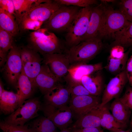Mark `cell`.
Instances as JSON below:
<instances>
[{
  "instance_id": "1",
  "label": "cell",
  "mask_w": 132,
  "mask_h": 132,
  "mask_svg": "<svg viewBox=\"0 0 132 132\" xmlns=\"http://www.w3.org/2000/svg\"><path fill=\"white\" fill-rule=\"evenodd\" d=\"M102 3L103 12L98 37L116 41L124 34L132 22L127 20L119 10Z\"/></svg>"
},
{
  "instance_id": "2",
  "label": "cell",
  "mask_w": 132,
  "mask_h": 132,
  "mask_svg": "<svg viewBox=\"0 0 132 132\" xmlns=\"http://www.w3.org/2000/svg\"><path fill=\"white\" fill-rule=\"evenodd\" d=\"M27 46L43 55L62 53L64 46L55 35L45 28H42L29 34Z\"/></svg>"
},
{
  "instance_id": "3",
  "label": "cell",
  "mask_w": 132,
  "mask_h": 132,
  "mask_svg": "<svg viewBox=\"0 0 132 132\" xmlns=\"http://www.w3.org/2000/svg\"><path fill=\"white\" fill-rule=\"evenodd\" d=\"M103 44L101 39L97 37L83 41L65 50L70 65L87 64L101 49Z\"/></svg>"
},
{
  "instance_id": "4",
  "label": "cell",
  "mask_w": 132,
  "mask_h": 132,
  "mask_svg": "<svg viewBox=\"0 0 132 132\" xmlns=\"http://www.w3.org/2000/svg\"><path fill=\"white\" fill-rule=\"evenodd\" d=\"M80 9L77 6L62 5L44 23L42 28L50 31L67 32Z\"/></svg>"
},
{
  "instance_id": "5",
  "label": "cell",
  "mask_w": 132,
  "mask_h": 132,
  "mask_svg": "<svg viewBox=\"0 0 132 132\" xmlns=\"http://www.w3.org/2000/svg\"><path fill=\"white\" fill-rule=\"evenodd\" d=\"M42 105L38 98H29L23 102L13 113L4 119L9 125L23 126L28 121L38 116Z\"/></svg>"
},
{
  "instance_id": "6",
  "label": "cell",
  "mask_w": 132,
  "mask_h": 132,
  "mask_svg": "<svg viewBox=\"0 0 132 132\" xmlns=\"http://www.w3.org/2000/svg\"><path fill=\"white\" fill-rule=\"evenodd\" d=\"M92 7L81 8L65 36L66 44L69 48L80 43L87 29Z\"/></svg>"
},
{
  "instance_id": "7",
  "label": "cell",
  "mask_w": 132,
  "mask_h": 132,
  "mask_svg": "<svg viewBox=\"0 0 132 132\" xmlns=\"http://www.w3.org/2000/svg\"><path fill=\"white\" fill-rule=\"evenodd\" d=\"M61 5L54 0L47 2L34 3L26 12L22 15L17 24L21 21H26L41 27Z\"/></svg>"
},
{
  "instance_id": "8",
  "label": "cell",
  "mask_w": 132,
  "mask_h": 132,
  "mask_svg": "<svg viewBox=\"0 0 132 132\" xmlns=\"http://www.w3.org/2000/svg\"><path fill=\"white\" fill-rule=\"evenodd\" d=\"M41 110L60 130L68 128L73 122V114L68 106L56 107L44 103Z\"/></svg>"
},
{
  "instance_id": "9",
  "label": "cell",
  "mask_w": 132,
  "mask_h": 132,
  "mask_svg": "<svg viewBox=\"0 0 132 132\" xmlns=\"http://www.w3.org/2000/svg\"><path fill=\"white\" fill-rule=\"evenodd\" d=\"M3 70L7 81L17 88V82L23 68L19 47L14 44L9 51Z\"/></svg>"
},
{
  "instance_id": "10",
  "label": "cell",
  "mask_w": 132,
  "mask_h": 132,
  "mask_svg": "<svg viewBox=\"0 0 132 132\" xmlns=\"http://www.w3.org/2000/svg\"><path fill=\"white\" fill-rule=\"evenodd\" d=\"M68 106L77 120L93 109L99 106V96L93 95L71 96Z\"/></svg>"
},
{
  "instance_id": "11",
  "label": "cell",
  "mask_w": 132,
  "mask_h": 132,
  "mask_svg": "<svg viewBox=\"0 0 132 132\" xmlns=\"http://www.w3.org/2000/svg\"><path fill=\"white\" fill-rule=\"evenodd\" d=\"M128 81L125 69L111 79L103 90L99 107H101L112 99L119 97Z\"/></svg>"
},
{
  "instance_id": "12",
  "label": "cell",
  "mask_w": 132,
  "mask_h": 132,
  "mask_svg": "<svg viewBox=\"0 0 132 132\" xmlns=\"http://www.w3.org/2000/svg\"><path fill=\"white\" fill-rule=\"evenodd\" d=\"M43 56V63L49 66L56 77L62 79L67 75L70 64L65 53H56Z\"/></svg>"
},
{
  "instance_id": "13",
  "label": "cell",
  "mask_w": 132,
  "mask_h": 132,
  "mask_svg": "<svg viewBox=\"0 0 132 132\" xmlns=\"http://www.w3.org/2000/svg\"><path fill=\"white\" fill-rule=\"evenodd\" d=\"M62 79L55 75L47 65L43 64L36 78L35 88H38L44 95L54 88L61 83Z\"/></svg>"
},
{
  "instance_id": "14",
  "label": "cell",
  "mask_w": 132,
  "mask_h": 132,
  "mask_svg": "<svg viewBox=\"0 0 132 132\" xmlns=\"http://www.w3.org/2000/svg\"><path fill=\"white\" fill-rule=\"evenodd\" d=\"M71 94L66 85L61 83L44 95L45 103L56 107L67 105Z\"/></svg>"
},
{
  "instance_id": "15",
  "label": "cell",
  "mask_w": 132,
  "mask_h": 132,
  "mask_svg": "<svg viewBox=\"0 0 132 132\" xmlns=\"http://www.w3.org/2000/svg\"><path fill=\"white\" fill-rule=\"evenodd\" d=\"M103 68L101 63L90 64L81 63L71 65L66 76L75 82L81 83L83 76L101 71Z\"/></svg>"
},
{
  "instance_id": "16",
  "label": "cell",
  "mask_w": 132,
  "mask_h": 132,
  "mask_svg": "<svg viewBox=\"0 0 132 132\" xmlns=\"http://www.w3.org/2000/svg\"><path fill=\"white\" fill-rule=\"evenodd\" d=\"M103 12L102 3L92 7L87 30L81 42L98 37Z\"/></svg>"
},
{
  "instance_id": "17",
  "label": "cell",
  "mask_w": 132,
  "mask_h": 132,
  "mask_svg": "<svg viewBox=\"0 0 132 132\" xmlns=\"http://www.w3.org/2000/svg\"><path fill=\"white\" fill-rule=\"evenodd\" d=\"M101 71L83 76L81 83L92 95L99 96L103 91V79Z\"/></svg>"
},
{
  "instance_id": "18",
  "label": "cell",
  "mask_w": 132,
  "mask_h": 132,
  "mask_svg": "<svg viewBox=\"0 0 132 132\" xmlns=\"http://www.w3.org/2000/svg\"><path fill=\"white\" fill-rule=\"evenodd\" d=\"M101 113L99 106L93 109L77 120L72 128L100 127Z\"/></svg>"
},
{
  "instance_id": "19",
  "label": "cell",
  "mask_w": 132,
  "mask_h": 132,
  "mask_svg": "<svg viewBox=\"0 0 132 132\" xmlns=\"http://www.w3.org/2000/svg\"><path fill=\"white\" fill-rule=\"evenodd\" d=\"M109 108L116 121L127 128L130 123L131 110L120 101L119 97L114 99Z\"/></svg>"
},
{
  "instance_id": "20",
  "label": "cell",
  "mask_w": 132,
  "mask_h": 132,
  "mask_svg": "<svg viewBox=\"0 0 132 132\" xmlns=\"http://www.w3.org/2000/svg\"><path fill=\"white\" fill-rule=\"evenodd\" d=\"M19 95L5 90L0 96V110L4 115L11 114L19 107Z\"/></svg>"
},
{
  "instance_id": "21",
  "label": "cell",
  "mask_w": 132,
  "mask_h": 132,
  "mask_svg": "<svg viewBox=\"0 0 132 132\" xmlns=\"http://www.w3.org/2000/svg\"><path fill=\"white\" fill-rule=\"evenodd\" d=\"M35 88L23 68L17 80V93L19 97V107L26 100L29 99Z\"/></svg>"
},
{
  "instance_id": "22",
  "label": "cell",
  "mask_w": 132,
  "mask_h": 132,
  "mask_svg": "<svg viewBox=\"0 0 132 132\" xmlns=\"http://www.w3.org/2000/svg\"><path fill=\"white\" fill-rule=\"evenodd\" d=\"M108 103L101 108L100 126L105 129L112 131L126 128L115 120L110 111Z\"/></svg>"
},
{
  "instance_id": "23",
  "label": "cell",
  "mask_w": 132,
  "mask_h": 132,
  "mask_svg": "<svg viewBox=\"0 0 132 132\" xmlns=\"http://www.w3.org/2000/svg\"><path fill=\"white\" fill-rule=\"evenodd\" d=\"M25 125L31 132H58L53 122L44 116L38 118Z\"/></svg>"
},
{
  "instance_id": "24",
  "label": "cell",
  "mask_w": 132,
  "mask_h": 132,
  "mask_svg": "<svg viewBox=\"0 0 132 132\" xmlns=\"http://www.w3.org/2000/svg\"><path fill=\"white\" fill-rule=\"evenodd\" d=\"M0 28L8 32L14 37L20 32L15 17L0 9Z\"/></svg>"
},
{
  "instance_id": "25",
  "label": "cell",
  "mask_w": 132,
  "mask_h": 132,
  "mask_svg": "<svg viewBox=\"0 0 132 132\" xmlns=\"http://www.w3.org/2000/svg\"><path fill=\"white\" fill-rule=\"evenodd\" d=\"M14 37L10 33L0 28V62L6 61L8 53L14 44Z\"/></svg>"
},
{
  "instance_id": "26",
  "label": "cell",
  "mask_w": 132,
  "mask_h": 132,
  "mask_svg": "<svg viewBox=\"0 0 132 132\" xmlns=\"http://www.w3.org/2000/svg\"><path fill=\"white\" fill-rule=\"evenodd\" d=\"M129 52V51L126 52L124 56L120 58H114L109 56L107 64L104 68L110 72L116 75L125 70Z\"/></svg>"
},
{
  "instance_id": "27",
  "label": "cell",
  "mask_w": 132,
  "mask_h": 132,
  "mask_svg": "<svg viewBox=\"0 0 132 132\" xmlns=\"http://www.w3.org/2000/svg\"><path fill=\"white\" fill-rule=\"evenodd\" d=\"M14 9V16L17 23L22 15L26 12L32 5L36 2L43 3L51 1L50 0H12Z\"/></svg>"
},
{
  "instance_id": "28",
  "label": "cell",
  "mask_w": 132,
  "mask_h": 132,
  "mask_svg": "<svg viewBox=\"0 0 132 132\" xmlns=\"http://www.w3.org/2000/svg\"><path fill=\"white\" fill-rule=\"evenodd\" d=\"M64 78L70 91L71 96L91 95L81 83L75 82L66 76Z\"/></svg>"
},
{
  "instance_id": "29",
  "label": "cell",
  "mask_w": 132,
  "mask_h": 132,
  "mask_svg": "<svg viewBox=\"0 0 132 132\" xmlns=\"http://www.w3.org/2000/svg\"><path fill=\"white\" fill-rule=\"evenodd\" d=\"M55 2L61 5L72 6L85 8L96 4L98 1L95 0H55Z\"/></svg>"
},
{
  "instance_id": "30",
  "label": "cell",
  "mask_w": 132,
  "mask_h": 132,
  "mask_svg": "<svg viewBox=\"0 0 132 132\" xmlns=\"http://www.w3.org/2000/svg\"><path fill=\"white\" fill-rule=\"evenodd\" d=\"M119 6V11L127 20L132 22V0H121Z\"/></svg>"
},
{
  "instance_id": "31",
  "label": "cell",
  "mask_w": 132,
  "mask_h": 132,
  "mask_svg": "<svg viewBox=\"0 0 132 132\" xmlns=\"http://www.w3.org/2000/svg\"><path fill=\"white\" fill-rule=\"evenodd\" d=\"M117 45L124 47L132 46V22L124 34L119 39L114 41L113 46Z\"/></svg>"
},
{
  "instance_id": "32",
  "label": "cell",
  "mask_w": 132,
  "mask_h": 132,
  "mask_svg": "<svg viewBox=\"0 0 132 132\" xmlns=\"http://www.w3.org/2000/svg\"><path fill=\"white\" fill-rule=\"evenodd\" d=\"M0 128L4 132H31L27 126L13 125L8 124L3 121L0 122Z\"/></svg>"
},
{
  "instance_id": "33",
  "label": "cell",
  "mask_w": 132,
  "mask_h": 132,
  "mask_svg": "<svg viewBox=\"0 0 132 132\" xmlns=\"http://www.w3.org/2000/svg\"><path fill=\"white\" fill-rule=\"evenodd\" d=\"M119 99L124 104L132 110V87H128L123 96L119 97Z\"/></svg>"
},
{
  "instance_id": "34",
  "label": "cell",
  "mask_w": 132,
  "mask_h": 132,
  "mask_svg": "<svg viewBox=\"0 0 132 132\" xmlns=\"http://www.w3.org/2000/svg\"><path fill=\"white\" fill-rule=\"evenodd\" d=\"M0 9L15 16V9L12 0H0Z\"/></svg>"
},
{
  "instance_id": "35",
  "label": "cell",
  "mask_w": 132,
  "mask_h": 132,
  "mask_svg": "<svg viewBox=\"0 0 132 132\" xmlns=\"http://www.w3.org/2000/svg\"><path fill=\"white\" fill-rule=\"evenodd\" d=\"M124 47L118 45L113 46L110 51V56L114 58H120L124 56L126 53L124 52Z\"/></svg>"
},
{
  "instance_id": "36",
  "label": "cell",
  "mask_w": 132,
  "mask_h": 132,
  "mask_svg": "<svg viewBox=\"0 0 132 132\" xmlns=\"http://www.w3.org/2000/svg\"><path fill=\"white\" fill-rule=\"evenodd\" d=\"M71 129L72 132H105L101 127L81 128H71Z\"/></svg>"
},
{
  "instance_id": "37",
  "label": "cell",
  "mask_w": 132,
  "mask_h": 132,
  "mask_svg": "<svg viewBox=\"0 0 132 132\" xmlns=\"http://www.w3.org/2000/svg\"><path fill=\"white\" fill-rule=\"evenodd\" d=\"M125 70L128 79L132 75V55L128 60Z\"/></svg>"
},
{
  "instance_id": "38",
  "label": "cell",
  "mask_w": 132,
  "mask_h": 132,
  "mask_svg": "<svg viewBox=\"0 0 132 132\" xmlns=\"http://www.w3.org/2000/svg\"><path fill=\"white\" fill-rule=\"evenodd\" d=\"M4 90L3 84L0 80V96H1Z\"/></svg>"
},
{
  "instance_id": "39",
  "label": "cell",
  "mask_w": 132,
  "mask_h": 132,
  "mask_svg": "<svg viewBox=\"0 0 132 132\" xmlns=\"http://www.w3.org/2000/svg\"><path fill=\"white\" fill-rule=\"evenodd\" d=\"M110 132H131V131L130 130H124L123 129H119L115 131H110Z\"/></svg>"
},
{
  "instance_id": "40",
  "label": "cell",
  "mask_w": 132,
  "mask_h": 132,
  "mask_svg": "<svg viewBox=\"0 0 132 132\" xmlns=\"http://www.w3.org/2000/svg\"><path fill=\"white\" fill-rule=\"evenodd\" d=\"M58 132H72L71 128H68L60 130V131Z\"/></svg>"
},
{
  "instance_id": "41",
  "label": "cell",
  "mask_w": 132,
  "mask_h": 132,
  "mask_svg": "<svg viewBox=\"0 0 132 132\" xmlns=\"http://www.w3.org/2000/svg\"><path fill=\"white\" fill-rule=\"evenodd\" d=\"M102 2L107 3V2H114L116 1V0H100Z\"/></svg>"
},
{
  "instance_id": "42",
  "label": "cell",
  "mask_w": 132,
  "mask_h": 132,
  "mask_svg": "<svg viewBox=\"0 0 132 132\" xmlns=\"http://www.w3.org/2000/svg\"><path fill=\"white\" fill-rule=\"evenodd\" d=\"M128 81L132 87V75L128 78Z\"/></svg>"
},
{
  "instance_id": "43",
  "label": "cell",
  "mask_w": 132,
  "mask_h": 132,
  "mask_svg": "<svg viewBox=\"0 0 132 132\" xmlns=\"http://www.w3.org/2000/svg\"><path fill=\"white\" fill-rule=\"evenodd\" d=\"M130 127L132 129V113L131 114V119L130 122Z\"/></svg>"
}]
</instances>
